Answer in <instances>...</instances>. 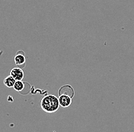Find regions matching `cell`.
<instances>
[{
	"instance_id": "obj_1",
	"label": "cell",
	"mask_w": 134,
	"mask_h": 132,
	"mask_svg": "<svg viewBox=\"0 0 134 132\" xmlns=\"http://www.w3.org/2000/svg\"><path fill=\"white\" fill-rule=\"evenodd\" d=\"M60 106L59 103V98L56 96L49 94L46 95L42 98L41 101V107L47 113H53L56 112Z\"/></svg>"
},
{
	"instance_id": "obj_2",
	"label": "cell",
	"mask_w": 134,
	"mask_h": 132,
	"mask_svg": "<svg viewBox=\"0 0 134 132\" xmlns=\"http://www.w3.org/2000/svg\"><path fill=\"white\" fill-rule=\"evenodd\" d=\"M10 75L16 81H22L24 77H25V74H24V71L21 68H18V67H16V68H13L11 71H10Z\"/></svg>"
},
{
	"instance_id": "obj_3",
	"label": "cell",
	"mask_w": 134,
	"mask_h": 132,
	"mask_svg": "<svg viewBox=\"0 0 134 132\" xmlns=\"http://www.w3.org/2000/svg\"><path fill=\"white\" fill-rule=\"evenodd\" d=\"M59 103L60 106H62V107H69L72 104V97L70 96H69V95H66V94L59 95Z\"/></svg>"
},
{
	"instance_id": "obj_4",
	"label": "cell",
	"mask_w": 134,
	"mask_h": 132,
	"mask_svg": "<svg viewBox=\"0 0 134 132\" xmlns=\"http://www.w3.org/2000/svg\"><path fill=\"white\" fill-rule=\"evenodd\" d=\"M14 61H15V65L18 66V68H21V66L22 67L25 66V61H26L25 53L22 51H18L14 57Z\"/></svg>"
},
{
	"instance_id": "obj_5",
	"label": "cell",
	"mask_w": 134,
	"mask_h": 132,
	"mask_svg": "<svg viewBox=\"0 0 134 132\" xmlns=\"http://www.w3.org/2000/svg\"><path fill=\"white\" fill-rule=\"evenodd\" d=\"M15 82H16V81H15L11 75L6 77L4 79V81H3V83L5 84V86H6L8 88L13 87L14 85H15Z\"/></svg>"
},
{
	"instance_id": "obj_6",
	"label": "cell",
	"mask_w": 134,
	"mask_h": 132,
	"mask_svg": "<svg viewBox=\"0 0 134 132\" xmlns=\"http://www.w3.org/2000/svg\"><path fill=\"white\" fill-rule=\"evenodd\" d=\"M14 90L18 91V92H21L23 91V89L25 88V83L22 81H16L15 85H14Z\"/></svg>"
}]
</instances>
